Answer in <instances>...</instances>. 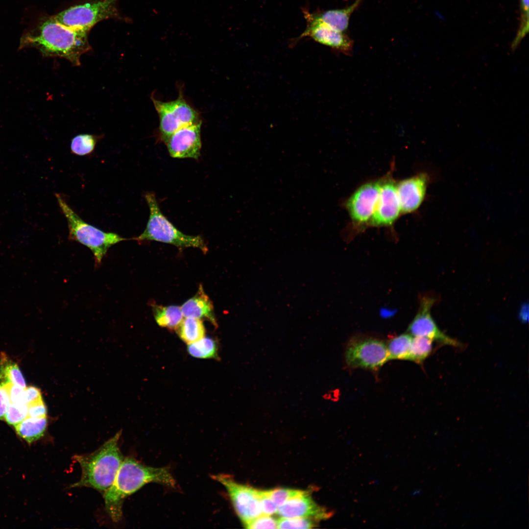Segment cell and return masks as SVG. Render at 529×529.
Masks as SVG:
<instances>
[{
    "mask_svg": "<svg viewBox=\"0 0 529 529\" xmlns=\"http://www.w3.org/2000/svg\"><path fill=\"white\" fill-rule=\"evenodd\" d=\"M529 306L528 303L523 304L521 307L519 312V318L521 321L525 322L528 321Z\"/></svg>",
    "mask_w": 529,
    "mask_h": 529,
    "instance_id": "37",
    "label": "cell"
},
{
    "mask_svg": "<svg viewBox=\"0 0 529 529\" xmlns=\"http://www.w3.org/2000/svg\"><path fill=\"white\" fill-rule=\"evenodd\" d=\"M305 16L308 25L299 39L308 36L320 44L345 53L348 54L351 51L353 41L344 32L330 27L313 17L309 12H305Z\"/></svg>",
    "mask_w": 529,
    "mask_h": 529,
    "instance_id": "14",
    "label": "cell"
},
{
    "mask_svg": "<svg viewBox=\"0 0 529 529\" xmlns=\"http://www.w3.org/2000/svg\"><path fill=\"white\" fill-rule=\"evenodd\" d=\"M187 350L190 355L197 358H215L217 356V346L216 341L208 337H204L189 344Z\"/></svg>",
    "mask_w": 529,
    "mask_h": 529,
    "instance_id": "26",
    "label": "cell"
},
{
    "mask_svg": "<svg viewBox=\"0 0 529 529\" xmlns=\"http://www.w3.org/2000/svg\"><path fill=\"white\" fill-rule=\"evenodd\" d=\"M118 0H98L74 5L53 16L67 26L89 32L97 23L118 16Z\"/></svg>",
    "mask_w": 529,
    "mask_h": 529,
    "instance_id": "6",
    "label": "cell"
},
{
    "mask_svg": "<svg viewBox=\"0 0 529 529\" xmlns=\"http://www.w3.org/2000/svg\"><path fill=\"white\" fill-rule=\"evenodd\" d=\"M183 316L208 320L215 326L217 324L213 303L201 285L194 296L186 301L181 307Z\"/></svg>",
    "mask_w": 529,
    "mask_h": 529,
    "instance_id": "17",
    "label": "cell"
},
{
    "mask_svg": "<svg viewBox=\"0 0 529 529\" xmlns=\"http://www.w3.org/2000/svg\"><path fill=\"white\" fill-rule=\"evenodd\" d=\"M102 137V135L90 134L76 135L71 140V153L80 156L90 155L94 152L97 143Z\"/></svg>",
    "mask_w": 529,
    "mask_h": 529,
    "instance_id": "24",
    "label": "cell"
},
{
    "mask_svg": "<svg viewBox=\"0 0 529 529\" xmlns=\"http://www.w3.org/2000/svg\"><path fill=\"white\" fill-rule=\"evenodd\" d=\"M433 342L432 339L424 337H412L407 360L422 364L432 352Z\"/></svg>",
    "mask_w": 529,
    "mask_h": 529,
    "instance_id": "25",
    "label": "cell"
},
{
    "mask_svg": "<svg viewBox=\"0 0 529 529\" xmlns=\"http://www.w3.org/2000/svg\"><path fill=\"white\" fill-rule=\"evenodd\" d=\"M412 337L409 334H404L390 340L386 345L389 360H407Z\"/></svg>",
    "mask_w": 529,
    "mask_h": 529,
    "instance_id": "23",
    "label": "cell"
},
{
    "mask_svg": "<svg viewBox=\"0 0 529 529\" xmlns=\"http://www.w3.org/2000/svg\"><path fill=\"white\" fill-rule=\"evenodd\" d=\"M430 180L427 173L421 172L397 184L401 213H411L418 209L425 199Z\"/></svg>",
    "mask_w": 529,
    "mask_h": 529,
    "instance_id": "15",
    "label": "cell"
},
{
    "mask_svg": "<svg viewBox=\"0 0 529 529\" xmlns=\"http://www.w3.org/2000/svg\"><path fill=\"white\" fill-rule=\"evenodd\" d=\"M258 496L263 514L271 515L277 513L278 507L271 500L266 490H258Z\"/></svg>",
    "mask_w": 529,
    "mask_h": 529,
    "instance_id": "32",
    "label": "cell"
},
{
    "mask_svg": "<svg viewBox=\"0 0 529 529\" xmlns=\"http://www.w3.org/2000/svg\"><path fill=\"white\" fill-rule=\"evenodd\" d=\"M152 307L154 318L161 327L176 329L183 319L181 307L179 306L152 305Z\"/></svg>",
    "mask_w": 529,
    "mask_h": 529,
    "instance_id": "20",
    "label": "cell"
},
{
    "mask_svg": "<svg viewBox=\"0 0 529 529\" xmlns=\"http://www.w3.org/2000/svg\"><path fill=\"white\" fill-rule=\"evenodd\" d=\"M266 492L273 502L279 507L289 499L303 493L305 491L278 488L266 490Z\"/></svg>",
    "mask_w": 529,
    "mask_h": 529,
    "instance_id": "30",
    "label": "cell"
},
{
    "mask_svg": "<svg viewBox=\"0 0 529 529\" xmlns=\"http://www.w3.org/2000/svg\"><path fill=\"white\" fill-rule=\"evenodd\" d=\"M150 482L172 488L176 486L168 467H153L132 457L124 458L112 484L103 494L105 510L114 522L122 517L124 499Z\"/></svg>",
    "mask_w": 529,
    "mask_h": 529,
    "instance_id": "2",
    "label": "cell"
},
{
    "mask_svg": "<svg viewBox=\"0 0 529 529\" xmlns=\"http://www.w3.org/2000/svg\"><path fill=\"white\" fill-rule=\"evenodd\" d=\"M313 520L307 517H281L277 520V529H311L315 525Z\"/></svg>",
    "mask_w": 529,
    "mask_h": 529,
    "instance_id": "28",
    "label": "cell"
},
{
    "mask_svg": "<svg viewBox=\"0 0 529 529\" xmlns=\"http://www.w3.org/2000/svg\"><path fill=\"white\" fill-rule=\"evenodd\" d=\"M88 33L63 25L52 16L43 19L24 32L19 48H35L44 57L63 58L73 66H79L81 55L91 48Z\"/></svg>",
    "mask_w": 529,
    "mask_h": 529,
    "instance_id": "1",
    "label": "cell"
},
{
    "mask_svg": "<svg viewBox=\"0 0 529 529\" xmlns=\"http://www.w3.org/2000/svg\"><path fill=\"white\" fill-rule=\"evenodd\" d=\"M151 99L159 117L160 138L165 143L177 130L200 121L196 111L181 95L169 101Z\"/></svg>",
    "mask_w": 529,
    "mask_h": 529,
    "instance_id": "7",
    "label": "cell"
},
{
    "mask_svg": "<svg viewBox=\"0 0 529 529\" xmlns=\"http://www.w3.org/2000/svg\"><path fill=\"white\" fill-rule=\"evenodd\" d=\"M521 23L517 34L511 44L515 49L529 31V0H521Z\"/></svg>",
    "mask_w": 529,
    "mask_h": 529,
    "instance_id": "29",
    "label": "cell"
},
{
    "mask_svg": "<svg viewBox=\"0 0 529 529\" xmlns=\"http://www.w3.org/2000/svg\"><path fill=\"white\" fill-rule=\"evenodd\" d=\"M149 210L146 227L139 236L132 239L139 242L153 240L168 243L179 247H194L205 253L208 247L200 236H191L179 230L162 213L153 192L145 194Z\"/></svg>",
    "mask_w": 529,
    "mask_h": 529,
    "instance_id": "5",
    "label": "cell"
},
{
    "mask_svg": "<svg viewBox=\"0 0 529 529\" xmlns=\"http://www.w3.org/2000/svg\"><path fill=\"white\" fill-rule=\"evenodd\" d=\"M28 416L32 417H46L47 410L43 400L28 405Z\"/></svg>",
    "mask_w": 529,
    "mask_h": 529,
    "instance_id": "34",
    "label": "cell"
},
{
    "mask_svg": "<svg viewBox=\"0 0 529 529\" xmlns=\"http://www.w3.org/2000/svg\"><path fill=\"white\" fill-rule=\"evenodd\" d=\"M382 179L365 183L348 198L345 206L353 223L358 225L368 223L378 200Z\"/></svg>",
    "mask_w": 529,
    "mask_h": 529,
    "instance_id": "10",
    "label": "cell"
},
{
    "mask_svg": "<svg viewBox=\"0 0 529 529\" xmlns=\"http://www.w3.org/2000/svg\"><path fill=\"white\" fill-rule=\"evenodd\" d=\"M28 416V408L26 404L10 402L6 411L4 419L8 424L15 427Z\"/></svg>",
    "mask_w": 529,
    "mask_h": 529,
    "instance_id": "27",
    "label": "cell"
},
{
    "mask_svg": "<svg viewBox=\"0 0 529 529\" xmlns=\"http://www.w3.org/2000/svg\"><path fill=\"white\" fill-rule=\"evenodd\" d=\"M42 399L40 390L38 388L30 386L24 388V403L27 405Z\"/></svg>",
    "mask_w": 529,
    "mask_h": 529,
    "instance_id": "36",
    "label": "cell"
},
{
    "mask_svg": "<svg viewBox=\"0 0 529 529\" xmlns=\"http://www.w3.org/2000/svg\"><path fill=\"white\" fill-rule=\"evenodd\" d=\"M247 529H277V520L271 516L262 514L243 525Z\"/></svg>",
    "mask_w": 529,
    "mask_h": 529,
    "instance_id": "31",
    "label": "cell"
},
{
    "mask_svg": "<svg viewBox=\"0 0 529 529\" xmlns=\"http://www.w3.org/2000/svg\"><path fill=\"white\" fill-rule=\"evenodd\" d=\"M211 477L224 486L243 525L263 514L258 490L239 483L227 475L217 474L212 475Z\"/></svg>",
    "mask_w": 529,
    "mask_h": 529,
    "instance_id": "9",
    "label": "cell"
},
{
    "mask_svg": "<svg viewBox=\"0 0 529 529\" xmlns=\"http://www.w3.org/2000/svg\"><path fill=\"white\" fill-rule=\"evenodd\" d=\"M0 383H11L24 388L26 383L18 364L1 353L0 357Z\"/></svg>",
    "mask_w": 529,
    "mask_h": 529,
    "instance_id": "22",
    "label": "cell"
},
{
    "mask_svg": "<svg viewBox=\"0 0 529 529\" xmlns=\"http://www.w3.org/2000/svg\"><path fill=\"white\" fill-rule=\"evenodd\" d=\"M401 213L397 191V184L391 177L382 179L376 205L368 223L375 227L393 224Z\"/></svg>",
    "mask_w": 529,
    "mask_h": 529,
    "instance_id": "11",
    "label": "cell"
},
{
    "mask_svg": "<svg viewBox=\"0 0 529 529\" xmlns=\"http://www.w3.org/2000/svg\"><path fill=\"white\" fill-rule=\"evenodd\" d=\"M121 433H117L93 452L74 456L81 467V476L71 487H91L103 494L109 489L124 459L119 445Z\"/></svg>",
    "mask_w": 529,
    "mask_h": 529,
    "instance_id": "3",
    "label": "cell"
},
{
    "mask_svg": "<svg viewBox=\"0 0 529 529\" xmlns=\"http://www.w3.org/2000/svg\"><path fill=\"white\" fill-rule=\"evenodd\" d=\"M201 121L176 131L165 142L169 155L175 158L198 159L200 156Z\"/></svg>",
    "mask_w": 529,
    "mask_h": 529,
    "instance_id": "13",
    "label": "cell"
},
{
    "mask_svg": "<svg viewBox=\"0 0 529 529\" xmlns=\"http://www.w3.org/2000/svg\"><path fill=\"white\" fill-rule=\"evenodd\" d=\"M4 384L6 387L10 402L25 403L24 388L11 383Z\"/></svg>",
    "mask_w": 529,
    "mask_h": 529,
    "instance_id": "33",
    "label": "cell"
},
{
    "mask_svg": "<svg viewBox=\"0 0 529 529\" xmlns=\"http://www.w3.org/2000/svg\"><path fill=\"white\" fill-rule=\"evenodd\" d=\"M177 329L180 338L188 344L202 338L205 334L202 321L193 317L183 319Z\"/></svg>",
    "mask_w": 529,
    "mask_h": 529,
    "instance_id": "21",
    "label": "cell"
},
{
    "mask_svg": "<svg viewBox=\"0 0 529 529\" xmlns=\"http://www.w3.org/2000/svg\"><path fill=\"white\" fill-rule=\"evenodd\" d=\"M435 298L423 297L420 301L419 310L409 326L408 332L412 337H424L443 344L455 347H462V344L442 332L433 318L431 310L435 303Z\"/></svg>",
    "mask_w": 529,
    "mask_h": 529,
    "instance_id": "12",
    "label": "cell"
},
{
    "mask_svg": "<svg viewBox=\"0 0 529 529\" xmlns=\"http://www.w3.org/2000/svg\"><path fill=\"white\" fill-rule=\"evenodd\" d=\"M361 1L355 0L351 5L342 9H331L311 14L313 17L330 27L344 32L348 27L351 15L359 6Z\"/></svg>",
    "mask_w": 529,
    "mask_h": 529,
    "instance_id": "18",
    "label": "cell"
},
{
    "mask_svg": "<svg viewBox=\"0 0 529 529\" xmlns=\"http://www.w3.org/2000/svg\"><path fill=\"white\" fill-rule=\"evenodd\" d=\"M276 513L281 517H307L316 521L326 519L332 514L318 505L306 491L289 499L279 506Z\"/></svg>",
    "mask_w": 529,
    "mask_h": 529,
    "instance_id": "16",
    "label": "cell"
},
{
    "mask_svg": "<svg viewBox=\"0 0 529 529\" xmlns=\"http://www.w3.org/2000/svg\"><path fill=\"white\" fill-rule=\"evenodd\" d=\"M46 417L28 416L15 426L17 434L28 443L33 442L42 437L47 427Z\"/></svg>",
    "mask_w": 529,
    "mask_h": 529,
    "instance_id": "19",
    "label": "cell"
},
{
    "mask_svg": "<svg viewBox=\"0 0 529 529\" xmlns=\"http://www.w3.org/2000/svg\"><path fill=\"white\" fill-rule=\"evenodd\" d=\"M345 359L351 367L371 370H376L389 361L385 343L369 337H354L350 339L346 347Z\"/></svg>",
    "mask_w": 529,
    "mask_h": 529,
    "instance_id": "8",
    "label": "cell"
},
{
    "mask_svg": "<svg viewBox=\"0 0 529 529\" xmlns=\"http://www.w3.org/2000/svg\"><path fill=\"white\" fill-rule=\"evenodd\" d=\"M58 205L67 221L71 241L87 247L93 253L96 266L101 264L108 249L127 239L113 232H106L84 221L60 193H55Z\"/></svg>",
    "mask_w": 529,
    "mask_h": 529,
    "instance_id": "4",
    "label": "cell"
},
{
    "mask_svg": "<svg viewBox=\"0 0 529 529\" xmlns=\"http://www.w3.org/2000/svg\"><path fill=\"white\" fill-rule=\"evenodd\" d=\"M10 403L6 387L0 383V419H4L8 406Z\"/></svg>",
    "mask_w": 529,
    "mask_h": 529,
    "instance_id": "35",
    "label": "cell"
}]
</instances>
